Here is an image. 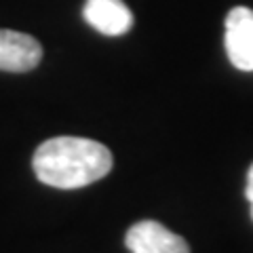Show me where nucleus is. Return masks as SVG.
Listing matches in <instances>:
<instances>
[{
    "instance_id": "obj_2",
    "label": "nucleus",
    "mask_w": 253,
    "mask_h": 253,
    "mask_svg": "<svg viewBox=\"0 0 253 253\" xmlns=\"http://www.w3.org/2000/svg\"><path fill=\"white\" fill-rule=\"evenodd\" d=\"M125 245L131 253H190L184 236L171 232L154 219L133 224L126 230Z\"/></svg>"
},
{
    "instance_id": "obj_6",
    "label": "nucleus",
    "mask_w": 253,
    "mask_h": 253,
    "mask_svg": "<svg viewBox=\"0 0 253 253\" xmlns=\"http://www.w3.org/2000/svg\"><path fill=\"white\" fill-rule=\"evenodd\" d=\"M245 194H247V201L251 205V215H253V165L249 167V173H247V190H245Z\"/></svg>"
},
{
    "instance_id": "obj_3",
    "label": "nucleus",
    "mask_w": 253,
    "mask_h": 253,
    "mask_svg": "<svg viewBox=\"0 0 253 253\" xmlns=\"http://www.w3.org/2000/svg\"><path fill=\"white\" fill-rule=\"evenodd\" d=\"M228 59L243 72H253V11L247 6H234L226 15L224 36Z\"/></svg>"
},
{
    "instance_id": "obj_1",
    "label": "nucleus",
    "mask_w": 253,
    "mask_h": 253,
    "mask_svg": "<svg viewBox=\"0 0 253 253\" xmlns=\"http://www.w3.org/2000/svg\"><path fill=\"white\" fill-rule=\"evenodd\" d=\"M112 152L89 137H53L38 146L32 167L38 181L59 190H76L95 184L112 169Z\"/></svg>"
},
{
    "instance_id": "obj_5",
    "label": "nucleus",
    "mask_w": 253,
    "mask_h": 253,
    "mask_svg": "<svg viewBox=\"0 0 253 253\" xmlns=\"http://www.w3.org/2000/svg\"><path fill=\"white\" fill-rule=\"evenodd\" d=\"M83 17L106 36H123L133 28V13L123 0H86Z\"/></svg>"
},
{
    "instance_id": "obj_4",
    "label": "nucleus",
    "mask_w": 253,
    "mask_h": 253,
    "mask_svg": "<svg viewBox=\"0 0 253 253\" xmlns=\"http://www.w3.org/2000/svg\"><path fill=\"white\" fill-rule=\"evenodd\" d=\"M42 59V46L34 36L15 30H0V70L30 72Z\"/></svg>"
}]
</instances>
